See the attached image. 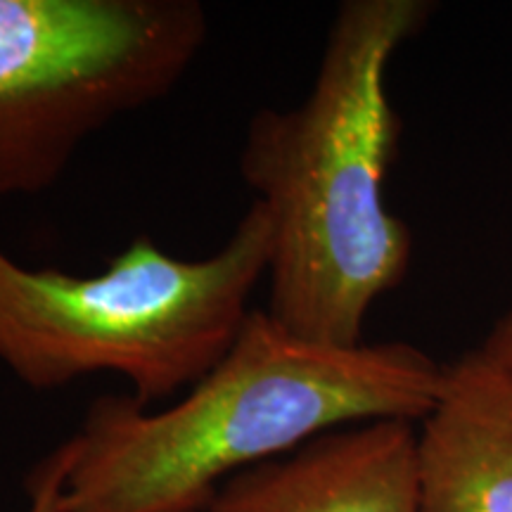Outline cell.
I'll return each mask as SVG.
<instances>
[{"mask_svg":"<svg viewBox=\"0 0 512 512\" xmlns=\"http://www.w3.org/2000/svg\"><path fill=\"white\" fill-rule=\"evenodd\" d=\"M72 465V448L67 441L48 453L29 472L24 489L29 496L27 512H67V475Z\"/></svg>","mask_w":512,"mask_h":512,"instance_id":"52a82bcc","label":"cell"},{"mask_svg":"<svg viewBox=\"0 0 512 512\" xmlns=\"http://www.w3.org/2000/svg\"><path fill=\"white\" fill-rule=\"evenodd\" d=\"M420 422V512H512L510 373L467 351Z\"/></svg>","mask_w":512,"mask_h":512,"instance_id":"8992f818","label":"cell"},{"mask_svg":"<svg viewBox=\"0 0 512 512\" xmlns=\"http://www.w3.org/2000/svg\"><path fill=\"white\" fill-rule=\"evenodd\" d=\"M430 15L427 0H347L302 105L249 121L240 174L271 221L266 313L292 335L363 344L411 268V230L384 204L401 136L387 74Z\"/></svg>","mask_w":512,"mask_h":512,"instance_id":"6da1fadb","label":"cell"},{"mask_svg":"<svg viewBox=\"0 0 512 512\" xmlns=\"http://www.w3.org/2000/svg\"><path fill=\"white\" fill-rule=\"evenodd\" d=\"M271 264L264 204L219 252L178 259L133 238L95 275L27 268L0 247V363L36 392L119 375L147 403L192 387L226 356Z\"/></svg>","mask_w":512,"mask_h":512,"instance_id":"3957f363","label":"cell"},{"mask_svg":"<svg viewBox=\"0 0 512 512\" xmlns=\"http://www.w3.org/2000/svg\"><path fill=\"white\" fill-rule=\"evenodd\" d=\"M207 512H420L418 430L370 420L238 472Z\"/></svg>","mask_w":512,"mask_h":512,"instance_id":"5b68a950","label":"cell"},{"mask_svg":"<svg viewBox=\"0 0 512 512\" xmlns=\"http://www.w3.org/2000/svg\"><path fill=\"white\" fill-rule=\"evenodd\" d=\"M444 366L408 342L335 347L252 311L174 406L107 394L69 437L67 512H207L242 470L370 420H422Z\"/></svg>","mask_w":512,"mask_h":512,"instance_id":"7a4b0ae2","label":"cell"},{"mask_svg":"<svg viewBox=\"0 0 512 512\" xmlns=\"http://www.w3.org/2000/svg\"><path fill=\"white\" fill-rule=\"evenodd\" d=\"M207 36L197 0H0V200L55 185L88 138L166 98Z\"/></svg>","mask_w":512,"mask_h":512,"instance_id":"277c9868","label":"cell"},{"mask_svg":"<svg viewBox=\"0 0 512 512\" xmlns=\"http://www.w3.org/2000/svg\"><path fill=\"white\" fill-rule=\"evenodd\" d=\"M479 349H482L496 366H501L505 373L512 375V306L496 320L489 337L484 339V344Z\"/></svg>","mask_w":512,"mask_h":512,"instance_id":"ba28073f","label":"cell"}]
</instances>
